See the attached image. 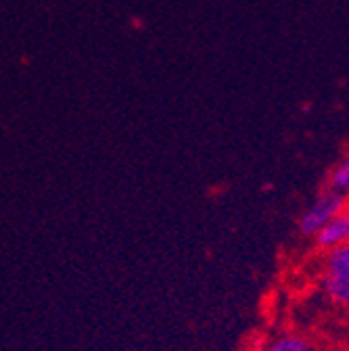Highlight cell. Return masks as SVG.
Masks as SVG:
<instances>
[{"instance_id":"6da1fadb","label":"cell","mask_w":349,"mask_h":351,"mask_svg":"<svg viewBox=\"0 0 349 351\" xmlns=\"http://www.w3.org/2000/svg\"><path fill=\"white\" fill-rule=\"evenodd\" d=\"M322 291L335 305H349V245L326 251Z\"/></svg>"},{"instance_id":"7a4b0ae2","label":"cell","mask_w":349,"mask_h":351,"mask_svg":"<svg viewBox=\"0 0 349 351\" xmlns=\"http://www.w3.org/2000/svg\"><path fill=\"white\" fill-rule=\"evenodd\" d=\"M349 203H347V197H343V195H339V193H333V191H324V193H320L310 205H308V209H305L301 215H299V219H297V228H299V232L303 234V237H316L330 219L339 213V211H343L345 207H347Z\"/></svg>"},{"instance_id":"3957f363","label":"cell","mask_w":349,"mask_h":351,"mask_svg":"<svg viewBox=\"0 0 349 351\" xmlns=\"http://www.w3.org/2000/svg\"><path fill=\"white\" fill-rule=\"evenodd\" d=\"M314 239L316 245L324 251H333L343 245H349V205L343 211H339Z\"/></svg>"},{"instance_id":"277c9868","label":"cell","mask_w":349,"mask_h":351,"mask_svg":"<svg viewBox=\"0 0 349 351\" xmlns=\"http://www.w3.org/2000/svg\"><path fill=\"white\" fill-rule=\"evenodd\" d=\"M259 351H316V347L308 337L295 335V332H282L266 341Z\"/></svg>"},{"instance_id":"5b68a950","label":"cell","mask_w":349,"mask_h":351,"mask_svg":"<svg viewBox=\"0 0 349 351\" xmlns=\"http://www.w3.org/2000/svg\"><path fill=\"white\" fill-rule=\"evenodd\" d=\"M328 191L339 193L343 197L349 195V157H345L343 161H339L330 173H328Z\"/></svg>"}]
</instances>
